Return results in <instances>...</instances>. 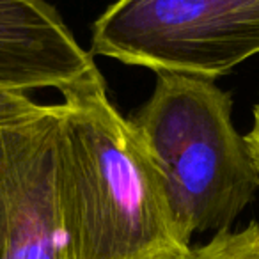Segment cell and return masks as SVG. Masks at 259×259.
I'll list each match as a JSON object with an SVG mask.
<instances>
[{"mask_svg": "<svg viewBox=\"0 0 259 259\" xmlns=\"http://www.w3.org/2000/svg\"><path fill=\"white\" fill-rule=\"evenodd\" d=\"M61 94L54 158L68 259H183L190 240L103 75Z\"/></svg>", "mask_w": 259, "mask_h": 259, "instance_id": "1", "label": "cell"}, {"mask_svg": "<svg viewBox=\"0 0 259 259\" xmlns=\"http://www.w3.org/2000/svg\"><path fill=\"white\" fill-rule=\"evenodd\" d=\"M128 121L162 181L181 233H222L252 201L259 174L233 100L215 78L160 71Z\"/></svg>", "mask_w": 259, "mask_h": 259, "instance_id": "2", "label": "cell"}, {"mask_svg": "<svg viewBox=\"0 0 259 259\" xmlns=\"http://www.w3.org/2000/svg\"><path fill=\"white\" fill-rule=\"evenodd\" d=\"M91 54L217 80L259 55V0H115L94 22Z\"/></svg>", "mask_w": 259, "mask_h": 259, "instance_id": "3", "label": "cell"}, {"mask_svg": "<svg viewBox=\"0 0 259 259\" xmlns=\"http://www.w3.org/2000/svg\"><path fill=\"white\" fill-rule=\"evenodd\" d=\"M59 103L0 126V259H68L55 190Z\"/></svg>", "mask_w": 259, "mask_h": 259, "instance_id": "4", "label": "cell"}, {"mask_svg": "<svg viewBox=\"0 0 259 259\" xmlns=\"http://www.w3.org/2000/svg\"><path fill=\"white\" fill-rule=\"evenodd\" d=\"M98 73L91 52L47 0H0V87L64 93Z\"/></svg>", "mask_w": 259, "mask_h": 259, "instance_id": "5", "label": "cell"}, {"mask_svg": "<svg viewBox=\"0 0 259 259\" xmlns=\"http://www.w3.org/2000/svg\"><path fill=\"white\" fill-rule=\"evenodd\" d=\"M183 259H259V222L238 231H222L192 250Z\"/></svg>", "mask_w": 259, "mask_h": 259, "instance_id": "6", "label": "cell"}, {"mask_svg": "<svg viewBox=\"0 0 259 259\" xmlns=\"http://www.w3.org/2000/svg\"><path fill=\"white\" fill-rule=\"evenodd\" d=\"M45 108H47V105H39L32 101L27 96V93L0 87V126L34 119L43 114Z\"/></svg>", "mask_w": 259, "mask_h": 259, "instance_id": "7", "label": "cell"}, {"mask_svg": "<svg viewBox=\"0 0 259 259\" xmlns=\"http://www.w3.org/2000/svg\"><path fill=\"white\" fill-rule=\"evenodd\" d=\"M254 119H252V128L245 139H247V144L250 148V153H252V158H254V163H255V169H257V174H259V101L255 103L254 107Z\"/></svg>", "mask_w": 259, "mask_h": 259, "instance_id": "8", "label": "cell"}]
</instances>
